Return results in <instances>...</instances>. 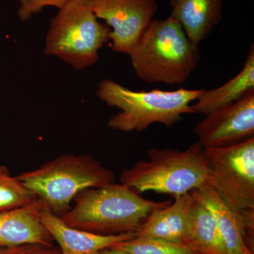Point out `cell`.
<instances>
[{
    "mask_svg": "<svg viewBox=\"0 0 254 254\" xmlns=\"http://www.w3.org/2000/svg\"><path fill=\"white\" fill-rule=\"evenodd\" d=\"M128 55L139 79L168 85L185 83L200 60L198 48L172 16L164 20L153 18Z\"/></svg>",
    "mask_w": 254,
    "mask_h": 254,
    "instance_id": "obj_1",
    "label": "cell"
},
{
    "mask_svg": "<svg viewBox=\"0 0 254 254\" xmlns=\"http://www.w3.org/2000/svg\"><path fill=\"white\" fill-rule=\"evenodd\" d=\"M73 201L74 205L61 217L63 221L101 235L136 232L153 210L170 205L145 199L136 190L115 182L83 190Z\"/></svg>",
    "mask_w": 254,
    "mask_h": 254,
    "instance_id": "obj_2",
    "label": "cell"
},
{
    "mask_svg": "<svg viewBox=\"0 0 254 254\" xmlns=\"http://www.w3.org/2000/svg\"><path fill=\"white\" fill-rule=\"evenodd\" d=\"M203 89L136 91L105 78L98 83L96 95L103 103L120 110L109 119L108 127L127 132L145 131L153 124L172 127L185 114H191L190 103Z\"/></svg>",
    "mask_w": 254,
    "mask_h": 254,
    "instance_id": "obj_3",
    "label": "cell"
},
{
    "mask_svg": "<svg viewBox=\"0 0 254 254\" xmlns=\"http://www.w3.org/2000/svg\"><path fill=\"white\" fill-rule=\"evenodd\" d=\"M16 177L60 218L70 210L80 192L111 185L115 180L113 172L92 155L72 153L60 155Z\"/></svg>",
    "mask_w": 254,
    "mask_h": 254,
    "instance_id": "obj_4",
    "label": "cell"
},
{
    "mask_svg": "<svg viewBox=\"0 0 254 254\" xmlns=\"http://www.w3.org/2000/svg\"><path fill=\"white\" fill-rule=\"evenodd\" d=\"M147 155L148 160H139L122 172L120 184L138 193L150 190L175 197L210 182L204 148L198 141L185 150L150 148Z\"/></svg>",
    "mask_w": 254,
    "mask_h": 254,
    "instance_id": "obj_5",
    "label": "cell"
},
{
    "mask_svg": "<svg viewBox=\"0 0 254 254\" xmlns=\"http://www.w3.org/2000/svg\"><path fill=\"white\" fill-rule=\"evenodd\" d=\"M110 31L98 21L89 0H69L51 20L45 53L83 69L99 59L98 52L110 41Z\"/></svg>",
    "mask_w": 254,
    "mask_h": 254,
    "instance_id": "obj_6",
    "label": "cell"
},
{
    "mask_svg": "<svg viewBox=\"0 0 254 254\" xmlns=\"http://www.w3.org/2000/svg\"><path fill=\"white\" fill-rule=\"evenodd\" d=\"M209 183L236 211L254 208V137L237 144L204 148Z\"/></svg>",
    "mask_w": 254,
    "mask_h": 254,
    "instance_id": "obj_7",
    "label": "cell"
},
{
    "mask_svg": "<svg viewBox=\"0 0 254 254\" xmlns=\"http://www.w3.org/2000/svg\"><path fill=\"white\" fill-rule=\"evenodd\" d=\"M93 14L111 30V48L128 55L158 9L156 0H89Z\"/></svg>",
    "mask_w": 254,
    "mask_h": 254,
    "instance_id": "obj_8",
    "label": "cell"
},
{
    "mask_svg": "<svg viewBox=\"0 0 254 254\" xmlns=\"http://www.w3.org/2000/svg\"><path fill=\"white\" fill-rule=\"evenodd\" d=\"M193 131L203 148H224L253 138L254 91L207 115Z\"/></svg>",
    "mask_w": 254,
    "mask_h": 254,
    "instance_id": "obj_9",
    "label": "cell"
},
{
    "mask_svg": "<svg viewBox=\"0 0 254 254\" xmlns=\"http://www.w3.org/2000/svg\"><path fill=\"white\" fill-rule=\"evenodd\" d=\"M41 220L43 226L59 245L61 254H95L103 249L136 237V232L101 235L68 226L63 219L52 213L47 206L41 210Z\"/></svg>",
    "mask_w": 254,
    "mask_h": 254,
    "instance_id": "obj_10",
    "label": "cell"
},
{
    "mask_svg": "<svg viewBox=\"0 0 254 254\" xmlns=\"http://www.w3.org/2000/svg\"><path fill=\"white\" fill-rule=\"evenodd\" d=\"M194 202L191 192L175 197L172 205L156 209L136 232V236L187 246L190 212Z\"/></svg>",
    "mask_w": 254,
    "mask_h": 254,
    "instance_id": "obj_11",
    "label": "cell"
},
{
    "mask_svg": "<svg viewBox=\"0 0 254 254\" xmlns=\"http://www.w3.org/2000/svg\"><path fill=\"white\" fill-rule=\"evenodd\" d=\"M46 206L43 200L37 198L22 208L0 213V246L53 245L54 240L41 220V210Z\"/></svg>",
    "mask_w": 254,
    "mask_h": 254,
    "instance_id": "obj_12",
    "label": "cell"
},
{
    "mask_svg": "<svg viewBox=\"0 0 254 254\" xmlns=\"http://www.w3.org/2000/svg\"><path fill=\"white\" fill-rule=\"evenodd\" d=\"M191 193L213 213L227 254H254L246 240L242 211L230 208L209 182L191 190Z\"/></svg>",
    "mask_w": 254,
    "mask_h": 254,
    "instance_id": "obj_13",
    "label": "cell"
},
{
    "mask_svg": "<svg viewBox=\"0 0 254 254\" xmlns=\"http://www.w3.org/2000/svg\"><path fill=\"white\" fill-rule=\"evenodd\" d=\"M224 0H170L171 14L198 48L222 17Z\"/></svg>",
    "mask_w": 254,
    "mask_h": 254,
    "instance_id": "obj_14",
    "label": "cell"
},
{
    "mask_svg": "<svg viewBox=\"0 0 254 254\" xmlns=\"http://www.w3.org/2000/svg\"><path fill=\"white\" fill-rule=\"evenodd\" d=\"M254 91V46H251L245 64L240 72L222 86L213 89H203L190 105L191 114L207 115L236 103Z\"/></svg>",
    "mask_w": 254,
    "mask_h": 254,
    "instance_id": "obj_15",
    "label": "cell"
},
{
    "mask_svg": "<svg viewBox=\"0 0 254 254\" xmlns=\"http://www.w3.org/2000/svg\"><path fill=\"white\" fill-rule=\"evenodd\" d=\"M193 197L187 246L199 254H227L213 213L200 200Z\"/></svg>",
    "mask_w": 254,
    "mask_h": 254,
    "instance_id": "obj_16",
    "label": "cell"
},
{
    "mask_svg": "<svg viewBox=\"0 0 254 254\" xmlns=\"http://www.w3.org/2000/svg\"><path fill=\"white\" fill-rule=\"evenodd\" d=\"M36 198L17 177L11 176L9 169L0 166V213L22 208Z\"/></svg>",
    "mask_w": 254,
    "mask_h": 254,
    "instance_id": "obj_17",
    "label": "cell"
},
{
    "mask_svg": "<svg viewBox=\"0 0 254 254\" xmlns=\"http://www.w3.org/2000/svg\"><path fill=\"white\" fill-rule=\"evenodd\" d=\"M113 247L131 254H199L187 245L137 236Z\"/></svg>",
    "mask_w": 254,
    "mask_h": 254,
    "instance_id": "obj_18",
    "label": "cell"
},
{
    "mask_svg": "<svg viewBox=\"0 0 254 254\" xmlns=\"http://www.w3.org/2000/svg\"><path fill=\"white\" fill-rule=\"evenodd\" d=\"M69 0H19L18 16L21 21H27L33 14L41 12L45 6H53L60 9Z\"/></svg>",
    "mask_w": 254,
    "mask_h": 254,
    "instance_id": "obj_19",
    "label": "cell"
},
{
    "mask_svg": "<svg viewBox=\"0 0 254 254\" xmlns=\"http://www.w3.org/2000/svg\"><path fill=\"white\" fill-rule=\"evenodd\" d=\"M0 254H61L59 247L53 245L31 243L12 247H1Z\"/></svg>",
    "mask_w": 254,
    "mask_h": 254,
    "instance_id": "obj_20",
    "label": "cell"
},
{
    "mask_svg": "<svg viewBox=\"0 0 254 254\" xmlns=\"http://www.w3.org/2000/svg\"><path fill=\"white\" fill-rule=\"evenodd\" d=\"M95 254H131L125 251L120 250V249L115 248V247H111L108 248L103 249V250L99 251Z\"/></svg>",
    "mask_w": 254,
    "mask_h": 254,
    "instance_id": "obj_21",
    "label": "cell"
},
{
    "mask_svg": "<svg viewBox=\"0 0 254 254\" xmlns=\"http://www.w3.org/2000/svg\"><path fill=\"white\" fill-rule=\"evenodd\" d=\"M1 246H0V249H1Z\"/></svg>",
    "mask_w": 254,
    "mask_h": 254,
    "instance_id": "obj_22",
    "label": "cell"
}]
</instances>
